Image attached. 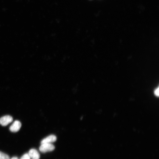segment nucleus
Instances as JSON below:
<instances>
[{
	"label": "nucleus",
	"mask_w": 159,
	"mask_h": 159,
	"mask_svg": "<svg viewBox=\"0 0 159 159\" xmlns=\"http://www.w3.org/2000/svg\"><path fill=\"white\" fill-rule=\"evenodd\" d=\"M41 144L39 149L42 153H45L51 151L53 150L55 148L54 145L51 143H44Z\"/></svg>",
	"instance_id": "nucleus-1"
},
{
	"label": "nucleus",
	"mask_w": 159,
	"mask_h": 159,
	"mask_svg": "<svg viewBox=\"0 0 159 159\" xmlns=\"http://www.w3.org/2000/svg\"><path fill=\"white\" fill-rule=\"evenodd\" d=\"M13 120L12 117L9 115H6L0 118V124L3 126H6L11 122Z\"/></svg>",
	"instance_id": "nucleus-2"
},
{
	"label": "nucleus",
	"mask_w": 159,
	"mask_h": 159,
	"mask_svg": "<svg viewBox=\"0 0 159 159\" xmlns=\"http://www.w3.org/2000/svg\"><path fill=\"white\" fill-rule=\"evenodd\" d=\"M21 127L20 122L18 120H15L10 127L9 130L12 132H16L19 130Z\"/></svg>",
	"instance_id": "nucleus-3"
},
{
	"label": "nucleus",
	"mask_w": 159,
	"mask_h": 159,
	"mask_svg": "<svg viewBox=\"0 0 159 159\" xmlns=\"http://www.w3.org/2000/svg\"><path fill=\"white\" fill-rule=\"evenodd\" d=\"M56 137L54 135H50L43 139L41 141V143H51L56 140Z\"/></svg>",
	"instance_id": "nucleus-4"
},
{
	"label": "nucleus",
	"mask_w": 159,
	"mask_h": 159,
	"mask_svg": "<svg viewBox=\"0 0 159 159\" xmlns=\"http://www.w3.org/2000/svg\"><path fill=\"white\" fill-rule=\"evenodd\" d=\"M28 154L32 159H39L40 155L38 151L34 149H32L29 152Z\"/></svg>",
	"instance_id": "nucleus-5"
},
{
	"label": "nucleus",
	"mask_w": 159,
	"mask_h": 159,
	"mask_svg": "<svg viewBox=\"0 0 159 159\" xmlns=\"http://www.w3.org/2000/svg\"><path fill=\"white\" fill-rule=\"evenodd\" d=\"M0 159H9V157L7 155L0 151Z\"/></svg>",
	"instance_id": "nucleus-6"
},
{
	"label": "nucleus",
	"mask_w": 159,
	"mask_h": 159,
	"mask_svg": "<svg viewBox=\"0 0 159 159\" xmlns=\"http://www.w3.org/2000/svg\"><path fill=\"white\" fill-rule=\"evenodd\" d=\"M30 158L28 153H26L22 155L20 159H30Z\"/></svg>",
	"instance_id": "nucleus-7"
},
{
	"label": "nucleus",
	"mask_w": 159,
	"mask_h": 159,
	"mask_svg": "<svg viewBox=\"0 0 159 159\" xmlns=\"http://www.w3.org/2000/svg\"><path fill=\"white\" fill-rule=\"evenodd\" d=\"M154 94L157 97L159 96V87L156 89L154 91Z\"/></svg>",
	"instance_id": "nucleus-8"
},
{
	"label": "nucleus",
	"mask_w": 159,
	"mask_h": 159,
	"mask_svg": "<svg viewBox=\"0 0 159 159\" xmlns=\"http://www.w3.org/2000/svg\"><path fill=\"white\" fill-rule=\"evenodd\" d=\"M11 159H18V158L17 157H12Z\"/></svg>",
	"instance_id": "nucleus-9"
}]
</instances>
